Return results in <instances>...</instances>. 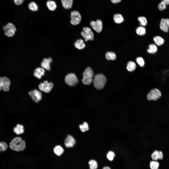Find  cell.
<instances>
[{
  "label": "cell",
  "instance_id": "b9f144b4",
  "mask_svg": "<svg viewBox=\"0 0 169 169\" xmlns=\"http://www.w3.org/2000/svg\"><path fill=\"white\" fill-rule=\"evenodd\" d=\"M111 0L113 3L116 4L120 2L121 0Z\"/></svg>",
  "mask_w": 169,
  "mask_h": 169
},
{
  "label": "cell",
  "instance_id": "3957f363",
  "mask_svg": "<svg viewBox=\"0 0 169 169\" xmlns=\"http://www.w3.org/2000/svg\"><path fill=\"white\" fill-rule=\"evenodd\" d=\"M3 28L5 35L8 37L13 36L16 30L15 26L11 23H8L4 25Z\"/></svg>",
  "mask_w": 169,
  "mask_h": 169
},
{
  "label": "cell",
  "instance_id": "f35d334b",
  "mask_svg": "<svg viewBox=\"0 0 169 169\" xmlns=\"http://www.w3.org/2000/svg\"><path fill=\"white\" fill-rule=\"evenodd\" d=\"M25 0H13L14 3L17 5L21 4Z\"/></svg>",
  "mask_w": 169,
  "mask_h": 169
},
{
  "label": "cell",
  "instance_id": "83f0119b",
  "mask_svg": "<svg viewBox=\"0 0 169 169\" xmlns=\"http://www.w3.org/2000/svg\"><path fill=\"white\" fill-rule=\"evenodd\" d=\"M29 9L32 11H37L38 8L37 4L34 2H30L28 5Z\"/></svg>",
  "mask_w": 169,
  "mask_h": 169
},
{
  "label": "cell",
  "instance_id": "e575fe53",
  "mask_svg": "<svg viewBox=\"0 0 169 169\" xmlns=\"http://www.w3.org/2000/svg\"><path fill=\"white\" fill-rule=\"evenodd\" d=\"M114 152L111 151H109L108 153L107 156L108 159L110 161H112L115 157Z\"/></svg>",
  "mask_w": 169,
  "mask_h": 169
},
{
  "label": "cell",
  "instance_id": "4fadbf2b",
  "mask_svg": "<svg viewBox=\"0 0 169 169\" xmlns=\"http://www.w3.org/2000/svg\"><path fill=\"white\" fill-rule=\"evenodd\" d=\"M52 61V59L50 58H44L41 63V65L43 68L50 71V63Z\"/></svg>",
  "mask_w": 169,
  "mask_h": 169
},
{
  "label": "cell",
  "instance_id": "8d00e7d4",
  "mask_svg": "<svg viewBox=\"0 0 169 169\" xmlns=\"http://www.w3.org/2000/svg\"><path fill=\"white\" fill-rule=\"evenodd\" d=\"M158 151L157 150H155L152 154L151 157L152 159L154 161H156L158 159Z\"/></svg>",
  "mask_w": 169,
  "mask_h": 169
},
{
  "label": "cell",
  "instance_id": "f1b7e54d",
  "mask_svg": "<svg viewBox=\"0 0 169 169\" xmlns=\"http://www.w3.org/2000/svg\"><path fill=\"white\" fill-rule=\"evenodd\" d=\"M138 19L141 25L143 26H146L147 24V21L145 17L143 16H140L138 17Z\"/></svg>",
  "mask_w": 169,
  "mask_h": 169
},
{
  "label": "cell",
  "instance_id": "cb8c5ba5",
  "mask_svg": "<svg viewBox=\"0 0 169 169\" xmlns=\"http://www.w3.org/2000/svg\"><path fill=\"white\" fill-rule=\"evenodd\" d=\"M147 50V51L148 53L150 54H155L157 50V46L154 44L150 45L149 46Z\"/></svg>",
  "mask_w": 169,
  "mask_h": 169
},
{
  "label": "cell",
  "instance_id": "d6986e66",
  "mask_svg": "<svg viewBox=\"0 0 169 169\" xmlns=\"http://www.w3.org/2000/svg\"><path fill=\"white\" fill-rule=\"evenodd\" d=\"M53 151L54 154L58 156H60L63 153L64 150L61 146L60 145H57L54 147Z\"/></svg>",
  "mask_w": 169,
  "mask_h": 169
},
{
  "label": "cell",
  "instance_id": "8992f818",
  "mask_svg": "<svg viewBox=\"0 0 169 169\" xmlns=\"http://www.w3.org/2000/svg\"><path fill=\"white\" fill-rule=\"evenodd\" d=\"M70 22L72 25H76L78 24L81 19V16L80 13L77 11L72 12L70 14Z\"/></svg>",
  "mask_w": 169,
  "mask_h": 169
},
{
  "label": "cell",
  "instance_id": "60d3db41",
  "mask_svg": "<svg viewBox=\"0 0 169 169\" xmlns=\"http://www.w3.org/2000/svg\"><path fill=\"white\" fill-rule=\"evenodd\" d=\"M3 77H0V91L2 88V83L3 80Z\"/></svg>",
  "mask_w": 169,
  "mask_h": 169
},
{
  "label": "cell",
  "instance_id": "4316f807",
  "mask_svg": "<svg viewBox=\"0 0 169 169\" xmlns=\"http://www.w3.org/2000/svg\"><path fill=\"white\" fill-rule=\"evenodd\" d=\"M136 32L138 35L142 36L146 33V29L144 27L141 26L138 27L136 30Z\"/></svg>",
  "mask_w": 169,
  "mask_h": 169
},
{
  "label": "cell",
  "instance_id": "30bf717a",
  "mask_svg": "<svg viewBox=\"0 0 169 169\" xmlns=\"http://www.w3.org/2000/svg\"><path fill=\"white\" fill-rule=\"evenodd\" d=\"M29 93L33 100L36 103L38 102L41 99L42 93L37 90H34L30 91Z\"/></svg>",
  "mask_w": 169,
  "mask_h": 169
},
{
  "label": "cell",
  "instance_id": "1f68e13d",
  "mask_svg": "<svg viewBox=\"0 0 169 169\" xmlns=\"http://www.w3.org/2000/svg\"><path fill=\"white\" fill-rule=\"evenodd\" d=\"M79 127L81 131L83 132L88 131L89 130L88 125L86 122H84L83 124L80 125Z\"/></svg>",
  "mask_w": 169,
  "mask_h": 169
},
{
  "label": "cell",
  "instance_id": "9a60e30c",
  "mask_svg": "<svg viewBox=\"0 0 169 169\" xmlns=\"http://www.w3.org/2000/svg\"><path fill=\"white\" fill-rule=\"evenodd\" d=\"M45 72V70L43 68H38L35 70L34 75L35 77L40 79L44 75Z\"/></svg>",
  "mask_w": 169,
  "mask_h": 169
},
{
  "label": "cell",
  "instance_id": "2e32d148",
  "mask_svg": "<svg viewBox=\"0 0 169 169\" xmlns=\"http://www.w3.org/2000/svg\"><path fill=\"white\" fill-rule=\"evenodd\" d=\"M74 46L76 48L79 50H82L85 47L84 41L81 39L76 40L74 43Z\"/></svg>",
  "mask_w": 169,
  "mask_h": 169
},
{
  "label": "cell",
  "instance_id": "e0dca14e",
  "mask_svg": "<svg viewBox=\"0 0 169 169\" xmlns=\"http://www.w3.org/2000/svg\"><path fill=\"white\" fill-rule=\"evenodd\" d=\"M63 7L65 9L71 8L72 6L73 0H61Z\"/></svg>",
  "mask_w": 169,
  "mask_h": 169
},
{
  "label": "cell",
  "instance_id": "ffe728a7",
  "mask_svg": "<svg viewBox=\"0 0 169 169\" xmlns=\"http://www.w3.org/2000/svg\"><path fill=\"white\" fill-rule=\"evenodd\" d=\"M13 131L17 134H22L24 132V127L22 125L17 124L16 127L14 128Z\"/></svg>",
  "mask_w": 169,
  "mask_h": 169
},
{
  "label": "cell",
  "instance_id": "f546056e",
  "mask_svg": "<svg viewBox=\"0 0 169 169\" xmlns=\"http://www.w3.org/2000/svg\"><path fill=\"white\" fill-rule=\"evenodd\" d=\"M90 169H97L98 164L96 161L94 160H92L88 162Z\"/></svg>",
  "mask_w": 169,
  "mask_h": 169
},
{
  "label": "cell",
  "instance_id": "9c48e42d",
  "mask_svg": "<svg viewBox=\"0 0 169 169\" xmlns=\"http://www.w3.org/2000/svg\"><path fill=\"white\" fill-rule=\"evenodd\" d=\"M90 25L98 33H100L102 30V22L100 19H97L96 21H92L90 23Z\"/></svg>",
  "mask_w": 169,
  "mask_h": 169
},
{
  "label": "cell",
  "instance_id": "6da1fadb",
  "mask_svg": "<svg viewBox=\"0 0 169 169\" xmlns=\"http://www.w3.org/2000/svg\"><path fill=\"white\" fill-rule=\"evenodd\" d=\"M26 146L25 141L19 137L14 138L9 144L10 148L12 150L17 152L23 151L25 149Z\"/></svg>",
  "mask_w": 169,
  "mask_h": 169
},
{
  "label": "cell",
  "instance_id": "52a82bcc",
  "mask_svg": "<svg viewBox=\"0 0 169 169\" xmlns=\"http://www.w3.org/2000/svg\"><path fill=\"white\" fill-rule=\"evenodd\" d=\"M65 81L68 85L73 86L77 83L78 80L75 74L73 73H71L68 74L66 76Z\"/></svg>",
  "mask_w": 169,
  "mask_h": 169
},
{
  "label": "cell",
  "instance_id": "7402d4cb",
  "mask_svg": "<svg viewBox=\"0 0 169 169\" xmlns=\"http://www.w3.org/2000/svg\"><path fill=\"white\" fill-rule=\"evenodd\" d=\"M155 44L158 46H160L163 45L164 42V40L161 37L156 36L153 38Z\"/></svg>",
  "mask_w": 169,
  "mask_h": 169
},
{
  "label": "cell",
  "instance_id": "603a6c76",
  "mask_svg": "<svg viewBox=\"0 0 169 169\" xmlns=\"http://www.w3.org/2000/svg\"><path fill=\"white\" fill-rule=\"evenodd\" d=\"M113 19L115 23L119 24L122 23L124 21V18L121 15L118 14L114 15Z\"/></svg>",
  "mask_w": 169,
  "mask_h": 169
},
{
  "label": "cell",
  "instance_id": "ab89813d",
  "mask_svg": "<svg viewBox=\"0 0 169 169\" xmlns=\"http://www.w3.org/2000/svg\"><path fill=\"white\" fill-rule=\"evenodd\" d=\"M163 158V155L162 152L161 151H158V159L162 160Z\"/></svg>",
  "mask_w": 169,
  "mask_h": 169
},
{
  "label": "cell",
  "instance_id": "ac0fdd59",
  "mask_svg": "<svg viewBox=\"0 0 169 169\" xmlns=\"http://www.w3.org/2000/svg\"><path fill=\"white\" fill-rule=\"evenodd\" d=\"M93 75V71L90 67L87 68L83 74V77L92 78Z\"/></svg>",
  "mask_w": 169,
  "mask_h": 169
},
{
  "label": "cell",
  "instance_id": "5b68a950",
  "mask_svg": "<svg viewBox=\"0 0 169 169\" xmlns=\"http://www.w3.org/2000/svg\"><path fill=\"white\" fill-rule=\"evenodd\" d=\"M161 92L157 88H154L151 90L147 95V98L149 100L155 101L159 99L161 96Z\"/></svg>",
  "mask_w": 169,
  "mask_h": 169
},
{
  "label": "cell",
  "instance_id": "ba28073f",
  "mask_svg": "<svg viewBox=\"0 0 169 169\" xmlns=\"http://www.w3.org/2000/svg\"><path fill=\"white\" fill-rule=\"evenodd\" d=\"M53 84L52 82H48L47 81H44L43 83H41L38 86L39 89L45 92H50L52 89Z\"/></svg>",
  "mask_w": 169,
  "mask_h": 169
},
{
  "label": "cell",
  "instance_id": "8fae6325",
  "mask_svg": "<svg viewBox=\"0 0 169 169\" xmlns=\"http://www.w3.org/2000/svg\"><path fill=\"white\" fill-rule=\"evenodd\" d=\"M160 28L162 31L168 32L169 29V19H161L160 22Z\"/></svg>",
  "mask_w": 169,
  "mask_h": 169
},
{
  "label": "cell",
  "instance_id": "74e56055",
  "mask_svg": "<svg viewBox=\"0 0 169 169\" xmlns=\"http://www.w3.org/2000/svg\"><path fill=\"white\" fill-rule=\"evenodd\" d=\"M137 63L141 67L143 66L145 64V62L143 59L141 57H138L136 59Z\"/></svg>",
  "mask_w": 169,
  "mask_h": 169
},
{
  "label": "cell",
  "instance_id": "44dd1931",
  "mask_svg": "<svg viewBox=\"0 0 169 169\" xmlns=\"http://www.w3.org/2000/svg\"><path fill=\"white\" fill-rule=\"evenodd\" d=\"M46 5L48 9L51 11H54L56 9L57 7L56 3L52 0L48 1L46 3Z\"/></svg>",
  "mask_w": 169,
  "mask_h": 169
},
{
  "label": "cell",
  "instance_id": "7c38bea8",
  "mask_svg": "<svg viewBox=\"0 0 169 169\" xmlns=\"http://www.w3.org/2000/svg\"><path fill=\"white\" fill-rule=\"evenodd\" d=\"M76 140L71 135H68L65 138L64 144L67 148L73 147L75 145Z\"/></svg>",
  "mask_w": 169,
  "mask_h": 169
},
{
  "label": "cell",
  "instance_id": "836d02e7",
  "mask_svg": "<svg viewBox=\"0 0 169 169\" xmlns=\"http://www.w3.org/2000/svg\"><path fill=\"white\" fill-rule=\"evenodd\" d=\"M83 83L84 84L88 85L91 84L92 81V78L83 77L82 80Z\"/></svg>",
  "mask_w": 169,
  "mask_h": 169
},
{
  "label": "cell",
  "instance_id": "7bdbcfd3",
  "mask_svg": "<svg viewBox=\"0 0 169 169\" xmlns=\"http://www.w3.org/2000/svg\"><path fill=\"white\" fill-rule=\"evenodd\" d=\"M162 1L166 5H169V0H162Z\"/></svg>",
  "mask_w": 169,
  "mask_h": 169
},
{
  "label": "cell",
  "instance_id": "ee69618b",
  "mask_svg": "<svg viewBox=\"0 0 169 169\" xmlns=\"http://www.w3.org/2000/svg\"><path fill=\"white\" fill-rule=\"evenodd\" d=\"M102 169H111L108 167L105 166Z\"/></svg>",
  "mask_w": 169,
  "mask_h": 169
},
{
  "label": "cell",
  "instance_id": "d590c367",
  "mask_svg": "<svg viewBox=\"0 0 169 169\" xmlns=\"http://www.w3.org/2000/svg\"><path fill=\"white\" fill-rule=\"evenodd\" d=\"M166 5L162 0L158 4V8L161 11H163L166 8Z\"/></svg>",
  "mask_w": 169,
  "mask_h": 169
},
{
  "label": "cell",
  "instance_id": "d6a6232c",
  "mask_svg": "<svg viewBox=\"0 0 169 169\" xmlns=\"http://www.w3.org/2000/svg\"><path fill=\"white\" fill-rule=\"evenodd\" d=\"M8 147L7 144L5 142L2 141L0 142V152L1 151H5Z\"/></svg>",
  "mask_w": 169,
  "mask_h": 169
},
{
  "label": "cell",
  "instance_id": "d4e9b609",
  "mask_svg": "<svg viewBox=\"0 0 169 169\" xmlns=\"http://www.w3.org/2000/svg\"><path fill=\"white\" fill-rule=\"evenodd\" d=\"M105 57L108 60H114L116 58V55L114 52L109 51L106 53Z\"/></svg>",
  "mask_w": 169,
  "mask_h": 169
},
{
  "label": "cell",
  "instance_id": "277c9868",
  "mask_svg": "<svg viewBox=\"0 0 169 169\" xmlns=\"http://www.w3.org/2000/svg\"><path fill=\"white\" fill-rule=\"evenodd\" d=\"M83 31L81 32V36L84 38L86 41L89 40H93L94 38V35L91 29L88 27H85L83 29Z\"/></svg>",
  "mask_w": 169,
  "mask_h": 169
},
{
  "label": "cell",
  "instance_id": "5bb4252c",
  "mask_svg": "<svg viewBox=\"0 0 169 169\" xmlns=\"http://www.w3.org/2000/svg\"><path fill=\"white\" fill-rule=\"evenodd\" d=\"M3 77L2 88L4 91H7L9 90L10 81L9 79L7 77Z\"/></svg>",
  "mask_w": 169,
  "mask_h": 169
},
{
  "label": "cell",
  "instance_id": "4dcf8cb0",
  "mask_svg": "<svg viewBox=\"0 0 169 169\" xmlns=\"http://www.w3.org/2000/svg\"><path fill=\"white\" fill-rule=\"evenodd\" d=\"M150 166L151 169H158L159 163L156 161H152L150 162Z\"/></svg>",
  "mask_w": 169,
  "mask_h": 169
},
{
  "label": "cell",
  "instance_id": "484cf974",
  "mask_svg": "<svg viewBox=\"0 0 169 169\" xmlns=\"http://www.w3.org/2000/svg\"><path fill=\"white\" fill-rule=\"evenodd\" d=\"M136 66V65L134 62L129 61L127 63V68L128 71L132 72L135 70Z\"/></svg>",
  "mask_w": 169,
  "mask_h": 169
},
{
  "label": "cell",
  "instance_id": "7a4b0ae2",
  "mask_svg": "<svg viewBox=\"0 0 169 169\" xmlns=\"http://www.w3.org/2000/svg\"><path fill=\"white\" fill-rule=\"evenodd\" d=\"M106 81V78L102 74L95 75L93 80L94 86L98 89H101L104 87Z\"/></svg>",
  "mask_w": 169,
  "mask_h": 169
}]
</instances>
